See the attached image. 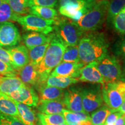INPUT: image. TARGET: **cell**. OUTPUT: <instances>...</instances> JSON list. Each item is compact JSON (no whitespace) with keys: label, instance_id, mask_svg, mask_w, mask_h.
Listing matches in <instances>:
<instances>
[{"label":"cell","instance_id":"6da1fadb","mask_svg":"<svg viewBox=\"0 0 125 125\" xmlns=\"http://www.w3.org/2000/svg\"><path fill=\"white\" fill-rule=\"evenodd\" d=\"M78 47L80 62L86 65L99 61L107 54L109 43L102 32L92 31L83 34Z\"/></svg>","mask_w":125,"mask_h":125},{"label":"cell","instance_id":"7a4b0ae2","mask_svg":"<svg viewBox=\"0 0 125 125\" xmlns=\"http://www.w3.org/2000/svg\"><path fill=\"white\" fill-rule=\"evenodd\" d=\"M51 35V41L44 57L37 66L41 77V85L45 83L51 72L62 62V56L67 47L54 32Z\"/></svg>","mask_w":125,"mask_h":125},{"label":"cell","instance_id":"3957f363","mask_svg":"<svg viewBox=\"0 0 125 125\" xmlns=\"http://www.w3.org/2000/svg\"><path fill=\"white\" fill-rule=\"evenodd\" d=\"M109 0H100L90 11L74 21L83 32L96 31L102 27L107 18Z\"/></svg>","mask_w":125,"mask_h":125},{"label":"cell","instance_id":"277c9868","mask_svg":"<svg viewBox=\"0 0 125 125\" xmlns=\"http://www.w3.org/2000/svg\"><path fill=\"white\" fill-rule=\"evenodd\" d=\"M53 31L67 46H77L85 33L73 20L65 18H57L53 26Z\"/></svg>","mask_w":125,"mask_h":125},{"label":"cell","instance_id":"5b68a950","mask_svg":"<svg viewBox=\"0 0 125 125\" xmlns=\"http://www.w3.org/2000/svg\"><path fill=\"white\" fill-rule=\"evenodd\" d=\"M97 2V0H59V12L60 15L76 21L90 11Z\"/></svg>","mask_w":125,"mask_h":125},{"label":"cell","instance_id":"8992f818","mask_svg":"<svg viewBox=\"0 0 125 125\" xmlns=\"http://www.w3.org/2000/svg\"><path fill=\"white\" fill-rule=\"evenodd\" d=\"M101 85L103 101L113 112H116L125 101V82L105 83Z\"/></svg>","mask_w":125,"mask_h":125},{"label":"cell","instance_id":"52a82bcc","mask_svg":"<svg viewBox=\"0 0 125 125\" xmlns=\"http://www.w3.org/2000/svg\"><path fill=\"white\" fill-rule=\"evenodd\" d=\"M56 20H46L29 14L26 15H19L15 21H17L21 25L23 29L27 31L49 35L53 31V26Z\"/></svg>","mask_w":125,"mask_h":125},{"label":"cell","instance_id":"ba28073f","mask_svg":"<svg viewBox=\"0 0 125 125\" xmlns=\"http://www.w3.org/2000/svg\"><path fill=\"white\" fill-rule=\"evenodd\" d=\"M97 68L105 83L122 81L123 70L116 56L106 54L97 61Z\"/></svg>","mask_w":125,"mask_h":125},{"label":"cell","instance_id":"9c48e42d","mask_svg":"<svg viewBox=\"0 0 125 125\" xmlns=\"http://www.w3.org/2000/svg\"><path fill=\"white\" fill-rule=\"evenodd\" d=\"M81 89L84 111L89 114L103 106L104 101L101 86L89 85Z\"/></svg>","mask_w":125,"mask_h":125},{"label":"cell","instance_id":"30bf717a","mask_svg":"<svg viewBox=\"0 0 125 125\" xmlns=\"http://www.w3.org/2000/svg\"><path fill=\"white\" fill-rule=\"evenodd\" d=\"M21 35L18 28L10 21L0 23V46L10 49L19 45Z\"/></svg>","mask_w":125,"mask_h":125},{"label":"cell","instance_id":"8fae6325","mask_svg":"<svg viewBox=\"0 0 125 125\" xmlns=\"http://www.w3.org/2000/svg\"><path fill=\"white\" fill-rule=\"evenodd\" d=\"M8 96L14 101L30 107H37L40 100L38 95L34 89L26 84Z\"/></svg>","mask_w":125,"mask_h":125},{"label":"cell","instance_id":"7c38bea8","mask_svg":"<svg viewBox=\"0 0 125 125\" xmlns=\"http://www.w3.org/2000/svg\"><path fill=\"white\" fill-rule=\"evenodd\" d=\"M62 101L68 110L74 112H85L83 109L80 87H71L65 90Z\"/></svg>","mask_w":125,"mask_h":125},{"label":"cell","instance_id":"4fadbf2b","mask_svg":"<svg viewBox=\"0 0 125 125\" xmlns=\"http://www.w3.org/2000/svg\"><path fill=\"white\" fill-rule=\"evenodd\" d=\"M84 65L81 62H62L51 72L50 75L78 79L80 76L81 68Z\"/></svg>","mask_w":125,"mask_h":125},{"label":"cell","instance_id":"5bb4252c","mask_svg":"<svg viewBox=\"0 0 125 125\" xmlns=\"http://www.w3.org/2000/svg\"><path fill=\"white\" fill-rule=\"evenodd\" d=\"M79 81L101 84L105 83L102 75L97 68V62H93L85 65L81 68Z\"/></svg>","mask_w":125,"mask_h":125},{"label":"cell","instance_id":"9a60e30c","mask_svg":"<svg viewBox=\"0 0 125 125\" xmlns=\"http://www.w3.org/2000/svg\"><path fill=\"white\" fill-rule=\"evenodd\" d=\"M11 56L13 68L16 71L26 66L29 63V50L23 45H19L7 49Z\"/></svg>","mask_w":125,"mask_h":125},{"label":"cell","instance_id":"2e32d148","mask_svg":"<svg viewBox=\"0 0 125 125\" xmlns=\"http://www.w3.org/2000/svg\"><path fill=\"white\" fill-rule=\"evenodd\" d=\"M18 71L19 78L24 84L38 87L41 85V77L37 66L29 62Z\"/></svg>","mask_w":125,"mask_h":125},{"label":"cell","instance_id":"e0dca14e","mask_svg":"<svg viewBox=\"0 0 125 125\" xmlns=\"http://www.w3.org/2000/svg\"><path fill=\"white\" fill-rule=\"evenodd\" d=\"M24 85L18 76H0V93L8 96Z\"/></svg>","mask_w":125,"mask_h":125},{"label":"cell","instance_id":"ac0fdd59","mask_svg":"<svg viewBox=\"0 0 125 125\" xmlns=\"http://www.w3.org/2000/svg\"><path fill=\"white\" fill-rule=\"evenodd\" d=\"M37 107L40 113L45 115L61 114L65 109L62 100H39Z\"/></svg>","mask_w":125,"mask_h":125},{"label":"cell","instance_id":"d6986e66","mask_svg":"<svg viewBox=\"0 0 125 125\" xmlns=\"http://www.w3.org/2000/svg\"><path fill=\"white\" fill-rule=\"evenodd\" d=\"M22 39L25 46L29 50L48 42L51 40V34L45 35L37 32H27L23 35Z\"/></svg>","mask_w":125,"mask_h":125},{"label":"cell","instance_id":"ffe728a7","mask_svg":"<svg viewBox=\"0 0 125 125\" xmlns=\"http://www.w3.org/2000/svg\"><path fill=\"white\" fill-rule=\"evenodd\" d=\"M40 101L62 100L64 90L57 87L42 84L38 87Z\"/></svg>","mask_w":125,"mask_h":125},{"label":"cell","instance_id":"44dd1931","mask_svg":"<svg viewBox=\"0 0 125 125\" xmlns=\"http://www.w3.org/2000/svg\"><path fill=\"white\" fill-rule=\"evenodd\" d=\"M19 112V119L26 125H36L37 118L30 107L15 101Z\"/></svg>","mask_w":125,"mask_h":125},{"label":"cell","instance_id":"7402d4cb","mask_svg":"<svg viewBox=\"0 0 125 125\" xmlns=\"http://www.w3.org/2000/svg\"><path fill=\"white\" fill-rule=\"evenodd\" d=\"M0 113L19 118V112L15 101L9 96L0 93Z\"/></svg>","mask_w":125,"mask_h":125},{"label":"cell","instance_id":"603a6c76","mask_svg":"<svg viewBox=\"0 0 125 125\" xmlns=\"http://www.w3.org/2000/svg\"><path fill=\"white\" fill-rule=\"evenodd\" d=\"M78 82H79V80L77 78L59 77V76L49 75L45 82V84L50 86H53L64 89L70 86L74 85Z\"/></svg>","mask_w":125,"mask_h":125},{"label":"cell","instance_id":"cb8c5ba5","mask_svg":"<svg viewBox=\"0 0 125 125\" xmlns=\"http://www.w3.org/2000/svg\"><path fill=\"white\" fill-rule=\"evenodd\" d=\"M29 13L46 20H56L58 18L57 10L51 8L33 6L30 8Z\"/></svg>","mask_w":125,"mask_h":125},{"label":"cell","instance_id":"d4e9b609","mask_svg":"<svg viewBox=\"0 0 125 125\" xmlns=\"http://www.w3.org/2000/svg\"><path fill=\"white\" fill-rule=\"evenodd\" d=\"M51 40L48 42L29 50V60L30 63L38 66L44 57L47 48L49 46Z\"/></svg>","mask_w":125,"mask_h":125},{"label":"cell","instance_id":"484cf974","mask_svg":"<svg viewBox=\"0 0 125 125\" xmlns=\"http://www.w3.org/2000/svg\"><path fill=\"white\" fill-rule=\"evenodd\" d=\"M125 7V0H110L106 18L107 24L112 25L114 19Z\"/></svg>","mask_w":125,"mask_h":125},{"label":"cell","instance_id":"4316f807","mask_svg":"<svg viewBox=\"0 0 125 125\" xmlns=\"http://www.w3.org/2000/svg\"><path fill=\"white\" fill-rule=\"evenodd\" d=\"M113 111L107 105L101 106L92 114L90 122L92 125H104L108 116Z\"/></svg>","mask_w":125,"mask_h":125},{"label":"cell","instance_id":"83f0119b","mask_svg":"<svg viewBox=\"0 0 125 125\" xmlns=\"http://www.w3.org/2000/svg\"><path fill=\"white\" fill-rule=\"evenodd\" d=\"M37 118L40 125H60L65 122L62 114L45 115L38 113L37 114Z\"/></svg>","mask_w":125,"mask_h":125},{"label":"cell","instance_id":"f1b7e54d","mask_svg":"<svg viewBox=\"0 0 125 125\" xmlns=\"http://www.w3.org/2000/svg\"><path fill=\"white\" fill-rule=\"evenodd\" d=\"M15 13L26 15L29 13V0H5Z\"/></svg>","mask_w":125,"mask_h":125},{"label":"cell","instance_id":"f546056e","mask_svg":"<svg viewBox=\"0 0 125 125\" xmlns=\"http://www.w3.org/2000/svg\"><path fill=\"white\" fill-rule=\"evenodd\" d=\"M18 15L13 12L6 1L0 5V23L10 21H15Z\"/></svg>","mask_w":125,"mask_h":125},{"label":"cell","instance_id":"4dcf8cb0","mask_svg":"<svg viewBox=\"0 0 125 125\" xmlns=\"http://www.w3.org/2000/svg\"><path fill=\"white\" fill-rule=\"evenodd\" d=\"M80 62L79 51L77 46H67L62 56V62Z\"/></svg>","mask_w":125,"mask_h":125},{"label":"cell","instance_id":"1f68e13d","mask_svg":"<svg viewBox=\"0 0 125 125\" xmlns=\"http://www.w3.org/2000/svg\"><path fill=\"white\" fill-rule=\"evenodd\" d=\"M112 25L117 32L125 35V7L114 19Z\"/></svg>","mask_w":125,"mask_h":125},{"label":"cell","instance_id":"d6a6232c","mask_svg":"<svg viewBox=\"0 0 125 125\" xmlns=\"http://www.w3.org/2000/svg\"><path fill=\"white\" fill-rule=\"evenodd\" d=\"M112 49L115 55L125 58V35H123L115 42Z\"/></svg>","mask_w":125,"mask_h":125},{"label":"cell","instance_id":"836d02e7","mask_svg":"<svg viewBox=\"0 0 125 125\" xmlns=\"http://www.w3.org/2000/svg\"><path fill=\"white\" fill-rule=\"evenodd\" d=\"M67 125H81V121L75 112L68 109H64L62 113Z\"/></svg>","mask_w":125,"mask_h":125},{"label":"cell","instance_id":"e575fe53","mask_svg":"<svg viewBox=\"0 0 125 125\" xmlns=\"http://www.w3.org/2000/svg\"><path fill=\"white\" fill-rule=\"evenodd\" d=\"M58 5V0H29V7H48L54 8Z\"/></svg>","mask_w":125,"mask_h":125},{"label":"cell","instance_id":"d590c367","mask_svg":"<svg viewBox=\"0 0 125 125\" xmlns=\"http://www.w3.org/2000/svg\"><path fill=\"white\" fill-rule=\"evenodd\" d=\"M0 125H26L17 117L0 113Z\"/></svg>","mask_w":125,"mask_h":125},{"label":"cell","instance_id":"8d00e7d4","mask_svg":"<svg viewBox=\"0 0 125 125\" xmlns=\"http://www.w3.org/2000/svg\"><path fill=\"white\" fill-rule=\"evenodd\" d=\"M18 74V71L0 60V75L12 76H17Z\"/></svg>","mask_w":125,"mask_h":125},{"label":"cell","instance_id":"74e56055","mask_svg":"<svg viewBox=\"0 0 125 125\" xmlns=\"http://www.w3.org/2000/svg\"><path fill=\"white\" fill-rule=\"evenodd\" d=\"M0 60L13 68L11 56L9 54L8 51L3 48L1 46H0Z\"/></svg>","mask_w":125,"mask_h":125},{"label":"cell","instance_id":"f35d334b","mask_svg":"<svg viewBox=\"0 0 125 125\" xmlns=\"http://www.w3.org/2000/svg\"><path fill=\"white\" fill-rule=\"evenodd\" d=\"M122 115L119 112H113L108 116L104 125H114L118 118Z\"/></svg>","mask_w":125,"mask_h":125},{"label":"cell","instance_id":"ab89813d","mask_svg":"<svg viewBox=\"0 0 125 125\" xmlns=\"http://www.w3.org/2000/svg\"><path fill=\"white\" fill-rule=\"evenodd\" d=\"M76 115L80 119L81 122H83L90 121V116L89 114L86 112H75Z\"/></svg>","mask_w":125,"mask_h":125},{"label":"cell","instance_id":"60d3db41","mask_svg":"<svg viewBox=\"0 0 125 125\" xmlns=\"http://www.w3.org/2000/svg\"><path fill=\"white\" fill-rule=\"evenodd\" d=\"M125 125V115H122L118 118L114 125Z\"/></svg>","mask_w":125,"mask_h":125},{"label":"cell","instance_id":"b9f144b4","mask_svg":"<svg viewBox=\"0 0 125 125\" xmlns=\"http://www.w3.org/2000/svg\"><path fill=\"white\" fill-rule=\"evenodd\" d=\"M116 112H119L122 114L125 115V101L123 103L121 107L116 111Z\"/></svg>","mask_w":125,"mask_h":125},{"label":"cell","instance_id":"7bdbcfd3","mask_svg":"<svg viewBox=\"0 0 125 125\" xmlns=\"http://www.w3.org/2000/svg\"><path fill=\"white\" fill-rule=\"evenodd\" d=\"M122 81L125 82V68L122 71Z\"/></svg>","mask_w":125,"mask_h":125},{"label":"cell","instance_id":"ee69618b","mask_svg":"<svg viewBox=\"0 0 125 125\" xmlns=\"http://www.w3.org/2000/svg\"><path fill=\"white\" fill-rule=\"evenodd\" d=\"M81 125H92L90 121L87 122H81Z\"/></svg>","mask_w":125,"mask_h":125},{"label":"cell","instance_id":"f6af8a7d","mask_svg":"<svg viewBox=\"0 0 125 125\" xmlns=\"http://www.w3.org/2000/svg\"><path fill=\"white\" fill-rule=\"evenodd\" d=\"M5 1V0H0V5H1Z\"/></svg>","mask_w":125,"mask_h":125},{"label":"cell","instance_id":"bcb514c9","mask_svg":"<svg viewBox=\"0 0 125 125\" xmlns=\"http://www.w3.org/2000/svg\"><path fill=\"white\" fill-rule=\"evenodd\" d=\"M67 125V124L66 123H62V124H61V125Z\"/></svg>","mask_w":125,"mask_h":125},{"label":"cell","instance_id":"7dc6e473","mask_svg":"<svg viewBox=\"0 0 125 125\" xmlns=\"http://www.w3.org/2000/svg\"></svg>","mask_w":125,"mask_h":125},{"label":"cell","instance_id":"c3c4849f","mask_svg":"<svg viewBox=\"0 0 125 125\" xmlns=\"http://www.w3.org/2000/svg\"></svg>","mask_w":125,"mask_h":125}]
</instances>
